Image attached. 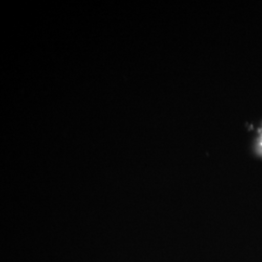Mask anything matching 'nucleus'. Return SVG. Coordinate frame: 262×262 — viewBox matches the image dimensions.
Returning <instances> with one entry per match:
<instances>
[{
    "label": "nucleus",
    "mask_w": 262,
    "mask_h": 262,
    "mask_svg": "<svg viewBox=\"0 0 262 262\" xmlns=\"http://www.w3.org/2000/svg\"><path fill=\"white\" fill-rule=\"evenodd\" d=\"M257 151L262 156V133L257 142Z\"/></svg>",
    "instance_id": "obj_1"
}]
</instances>
